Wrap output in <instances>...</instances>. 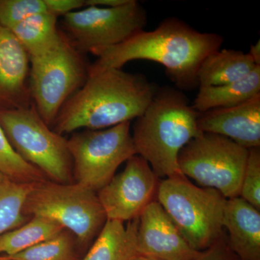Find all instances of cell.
<instances>
[{
	"instance_id": "4",
	"label": "cell",
	"mask_w": 260,
	"mask_h": 260,
	"mask_svg": "<svg viewBox=\"0 0 260 260\" xmlns=\"http://www.w3.org/2000/svg\"><path fill=\"white\" fill-rule=\"evenodd\" d=\"M156 200L194 250L203 251L224 234L226 198L213 188L200 187L182 177L159 181Z\"/></svg>"
},
{
	"instance_id": "8",
	"label": "cell",
	"mask_w": 260,
	"mask_h": 260,
	"mask_svg": "<svg viewBox=\"0 0 260 260\" xmlns=\"http://www.w3.org/2000/svg\"><path fill=\"white\" fill-rule=\"evenodd\" d=\"M247 156L248 149L229 138L203 133L181 149L178 165L184 177L230 199L239 197Z\"/></svg>"
},
{
	"instance_id": "32",
	"label": "cell",
	"mask_w": 260,
	"mask_h": 260,
	"mask_svg": "<svg viewBox=\"0 0 260 260\" xmlns=\"http://www.w3.org/2000/svg\"><path fill=\"white\" fill-rule=\"evenodd\" d=\"M0 260H11L8 256L5 255H0Z\"/></svg>"
},
{
	"instance_id": "25",
	"label": "cell",
	"mask_w": 260,
	"mask_h": 260,
	"mask_svg": "<svg viewBox=\"0 0 260 260\" xmlns=\"http://www.w3.org/2000/svg\"><path fill=\"white\" fill-rule=\"evenodd\" d=\"M239 197L260 210V147L248 149Z\"/></svg>"
},
{
	"instance_id": "15",
	"label": "cell",
	"mask_w": 260,
	"mask_h": 260,
	"mask_svg": "<svg viewBox=\"0 0 260 260\" xmlns=\"http://www.w3.org/2000/svg\"><path fill=\"white\" fill-rule=\"evenodd\" d=\"M223 225L228 244L240 260H260L259 210L240 197L227 199Z\"/></svg>"
},
{
	"instance_id": "5",
	"label": "cell",
	"mask_w": 260,
	"mask_h": 260,
	"mask_svg": "<svg viewBox=\"0 0 260 260\" xmlns=\"http://www.w3.org/2000/svg\"><path fill=\"white\" fill-rule=\"evenodd\" d=\"M64 32L44 54L29 57V89L32 105L52 129L65 103L88 79L90 65Z\"/></svg>"
},
{
	"instance_id": "12",
	"label": "cell",
	"mask_w": 260,
	"mask_h": 260,
	"mask_svg": "<svg viewBox=\"0 0 260 260\" xmlns=\"http://www.w3.org/2000/svg\"><path fill=\"white\" fill-rule=\"evenodd\" d=\"M137 249L138 255L155 260H194L202 252L186 242L156 200L140 214Z\"/></svg>"
},
{
	"instance_id": "27",
	"label": "cell",
	"mask_w": 260,
	"mask_h": 260,
	"mask_svg": "<svg viewBox=\"0 0 260 260\" xmlns=\"http://www.w3.org/2000/svg\"><path fill=\"white\" fill-rule=\"evenodd\" d=\"M47 11L56 18L85 8V0H44Z\"/></svg>"
},
{
	"instance_id": "30",
	"label": "cell",
	"mask_w": 260,
	"mask_h": 260,
	"mask_svg": "<svg viewBox=\"0 0 260 260\" xmlns=\"http://www.w3.org/2000/svg\"><path fill=\"white\" fill-rule=\"evenodd\" d=\"M8 179L4 174H3L1 172H0V184H2V183L4 182L6 179Z\"/></svg>"
},
{
	"instance_id": "11",
	"label": "cell",
	"mask_w": 260,
	"mask_h": 260,
	"mask_svg": "<svg viewBox=\"0 0 260 260\" xmlns=\"http://www.w3.org/2000/svg\"><path fill=\"white\" fill-rule=\"evenodd\" d=\"M159 181L148 162L140 155L128 159L124 170L97 192L107 220L124 223L139 218L156 200Z\"/></svg>"
},
{
	"instance_id": "19",
	"label": "cell",
	"mask_w": 260,
	"mask_h": 260,
	"mask_svg": "<svg viewBox=\"0 0 260 260\" xmlns=\"http://www.w3.org/2000/svg\"><path fill=\"white\" fill-rule=\"evenodd\" d=\"M57 18L48 12L32 15L11 29L29 57L44 54L57 42Z\"/></svg>"
},
{
	"instance_id": "21",
	"label": "cell",
	"mask_w": 260,
	"mask_h": 260,
	"mask_svg": "<svg viewBox=\"0 0 260 260\" xmlns=\"http://www.w3.org/2000/svg\"><path fill=\"white\" fill-rule=\"evenodd\" d=\"M83 251L74 234L63 229L50 239L8 257L11 260H81Z\"/></svg>"
},
{
	"instance_id": "23",
	"label": "cell",
	"mask_w": 260,
	"mask_h": 260,
	"mask_svg": "<svg viewBox=\"0 0 260 260\" xmlns=\"http://www.w3.org/2000/svg\"><path fill=\"white\" fill-rule=\"evenodd\" d=\"M0 172L15 182L34 184L47 180L37 168L23 160L10 145L0 126Z\"/></svg>"
},
{
	"instance_id": "18",
	"label": "cell",
	"mask_w": 260,
	"mask_h": 260,
	"mask_svg": "<svg viewBox=\"0 0 260 260\" xmlns=\"http://www.w3.org/2000/svg\"><path fill=\"white\" fill-rule=\"evenodd\" d=\"M260 93V66L234 83L218 86L199 87L192 107L199 113L242 104Z\"/></svg>"
},
{
	"instance_id": "26",
	"label": "cell",
	"mask_w": 260,
	"mask_h": 260,
	"mask_svg": "<svg viewBox=\"0 0 260 260\" xmlns=\"http://www.w3.org/2000/svg\"><path fill=\"white\" fill-rule=\"evenodd\" d=\"M194 260H240L228 244L226 234L207 249L203 251L201 254Z\"/></svg>"
},
{
	"instance_id": "22",
	"label": "cell",
	"mask_w": 260,
	"mask_h": 260,
	"mask_svg": "<svg viewBox=\"0 0 260 260\" xmlns=\"http://www.w3.org/2000/svg\"><path fill=\"white\" fill-rule=\"evenodd\" d=\"M32 184L15 182L9 179L0 184V236L30 220V217L24 213L23 207Z\"/></svg>"
},
{
	"instance_id": "17",
	"label": "cell",
	"mask_w": 260,
	"mask_h": 260,
	"mask_svg": "<svg viewBox=\"0 0 260 260\" xmlns=\"http://www.w3.org/2000/svg\"><path fill=\"white\" fill-rule=\"evenodd\" d=\"M257 66L248 53L223 49L212 53L200 65L198 87L218 86L245 78Z\"/></svg>"
},
{
	"instance_id": "13",
	"label": "cell",
	"mask_w": 260,
	"mask_h": 260,
	"mask_svg": "<svg viewBox=\"0 0 260 260\" xmlns=\"http://www.w3.org/2000/svg\"><path fill=\"white\" fill-rule=\"evenodd\" d=\"M198 125L204 133L221 135L246 149L260 147V93L234 106L199 113Z\"/></svg>"
},
{
	"instance_id": "24",
	"label": "cell",
	"mask_w": 260,
	"mask_h": 260,
	"mask_svg": "<svg viewBox=\"0 0 260 260\" xmlns=\"http://www.w3.org/2000/svg\"><path fill=\"white\" fill-rule=\"evenodd\" d=\"M45 12L44 0H0V23L9 29L32 15Z\"/></svg>"
},
{
	"instance_id": "16",
	"label": "cell",
	"mask_w": 260,
	"mask_h": 260,
	"mask_svg": "<svg viewBox=\"0 0 260 260\" xmlns=\"http://www.w3.org/2000/svg\"><path fill=\"white\" fill-rule=\"evenodd\" d=\"M139 218L124 224L107 220L81 260H134L138 256L137 232Z\"/></svg>"
},
{
	"instance_id": "3",
	"label": "cell",
	"mask_w": 260,
	"mask_h": 260,
	"mask_svg": "<svg viewBox=\"0 0 260 260\" xmlns=\"http://www.w3.org/2000/svg\"><path fill=\"white\" fill-rule=\"evenodd\" d=\"M198 116L181 90L164 87L137 118L132 133L136 154L148 162L159 179L184 176L178 156L190 140L203 134Z\"/></svg>"
},
{
	"instance_id": "1",
	"label": "cell",
	"mask_w": 260,
	"mask_h": 260,
	"mask_svg": "<svg viewBox=\"0 0 260 260\" xmlns=\"http://www.w3.org/2000/svg\"><path fill=\"white\" fill-rule=\"evenodd\" d=\"M224 38L215 32H200L184 20L172 17L155 30L140 32L113 47L94 49L96 61L89 73L121 69L129 61L145 59L161 64L171 80L181 89L198 87V73L205 58L219 50Z\"/></svg>"
},
{
	"instance_id": "20",
	"label": "cell",
	"mask_w": 260,
	"mask_h": 260,
	"mask_svg": "<svg viewBox=\"0 0 260 260\" xmlns=\"http://www.w3.org/2000/svg\"><path fill=\"white\" fill-rule=\"evenodd\" d=\"M64 228L54 220L30 217L21 226L0 236V255L11 256L59 234Z\"/></svg>"
},
{
	"instance_id": "14",
	"label": "cell",
	"mask_w": 260,
	"mask_h": 260,
	"mask_svg": "<svg viewBox=\"0 0 260 260\" xmlns=\"http://www.w3.org/2000/svg\"><path fill=\"white\" fill-rule=\"evenodd\" d=\"M29 72L28 54L0 23V111L31 107Z\"/></svg>"
},
{
	"instance_id": "6",
	"label": "cell",
	"mask_w": 260,
	"mask_h": 260,
	"mask_svg": "<svg viewBox=\"0 0 260 260\" xmlns=\"http://www.w3.org/2000/svg\"><path fill=\"white\" fill-rule=\"evenodd\" d=\"M23 212L28 217L54 220L73 233L84 251L89 249L107 222L97 193L74 182L47 180L32 184Z\"/></svg>"
},
{
	"instance_id": "10",
	"label": "cell",
	"mask_w": 260,
	"mask_h": 260,
	"mask_svg": "<svg viewBox=\"0 0 260 260\" xmlns=\"http://www.w3.org/2000/svg\"><path fill=\"white\" fill-rule=\"evenodd\" d=\"M146 10L136 0L118 8L85 7L63 17L62 31L83 54L113 47L144 30Z\"/></svg>"
},
{
	"instance_id": "9",
	"label": "cell",
	"mask_w": 260,
	"mask_h": 260,
	"mask_svg": "<svg viewBox=\"0 0 260 260\" xmlns=\"http://www.w3.org/2000/svg\"><path fill=\"white\" fill-rule=\"evenodd\" d=\"M75 182L98 192L121 164L137 155L130 121L103 129H83L68 139Z\"/></svg>"
},
{
	"instance_id": "28",
	"label": "cell",
	"mask_w": 260,
	"mask_h": 260,
	"mask_svg": "<svg viewBox=\"0 0 260 260\" xmlns=\"http://www.w3.org/2000/svg\"><path fill=\"white\" fill-rule=\"evenodd\" d=\"M130 0H85V7H99V8H118L127 4Z\"/></svg>"
},
{
	"instance_id": "2",
	"label": "cell",
	"mask_w": 260,
	"mask_h": 260,
	"mask_svg": "<svg viewBox=\"0 0 260 260\" xmlns=\"http://www.w3.org/2000/svg\"><path fill=\"white\" fill-rule=\"evenodd\" d=\"M156 90L145 75L122 69L89 73L83 87L61 108L52 129L64 135L131 121L144 113Z\"/></svg>"
},
{
	"instance_id": "29",
	"label": "cell",
	"mask_w": 260,
	"mask_h": 260,
	"mask_svg": "<svg viewBox=\"0 0 260 260\" xmlns=\"http://www.w3.org/2000/svg\"><path fill=\"white\" fill-rule=\"evenodd\" d=\"M248 54L250 55L251 57L252 58L254 63L257 66H260V42L258 40L257 42L255 44H251L250 46V49H249Z\"/></svg>"
},
{
	"instance_id": "31",
	"label": "cell",
	"mask_w": 260,
	"mask_h": 260,
	"mask_svg": "<svg viewBox=\"0 0 260 260\" xmlns=\"http://www.w3.org/2000/svg\"><path fill=\"white\" fill-rule=\"evenodd\" d=\"M134 260H155L153 259H150V258L145 257V256H137Z\"/></svg>"
},
{
	"instance_id": "7",
	"label": "cell",
	"mask_w": 260,
	"mask_h": 260,
	"mask_svg": "<svg viewBox=\"0 0 260 260\" xmlns=\"http://www.w3.org/2000/svg\"><path fill=\"white\" fill-rule=\"evenodd\" d=\"M0 126L15 153L49 180L75 182L68 139L49 127L34 105L0 111Z\"/></svg>"
}]
</instances>
